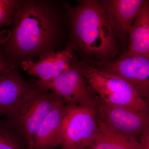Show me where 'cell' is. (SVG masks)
Wrapping results in <instances>:
<instances>
[{"label":"cell","mask_w":149,"mask_h":149,"mask_svg":"<svg viewBox=\"0 0 149 149\" xmlns=\"http://www.w3.org/2000/svg\"><path fill=\"white\" fill-rule=\"evenodd\" d=\"M12 25L8 40L0 48V55L15 66L59 51L63 25L56 2L17 0Z\"/></svg>","instance_id":"cell-1"},{"label":"cell","mask_w":149,"mask_h":149,"mask_svg":"<svg viewBox=\"0 0 149 149\" xmlns=\"http://www.w3.org/2000/svg\"><path fill=\"white\" fill-rule=\"evenodd\" d=\"M69 28V43L74 51L109 61L119 54L116 37L105 10L97 1H81L74 6L63 5Z\"/></svg>","instance_id":"cell-2"},{"label":"cell","mask_w":149,"mask_h":149,"mask_svg":"<svg viewBox=\"0 0 149 149\" xmlns=\"http://www.w3.org/2000/svg\"><path fill=\"white\" fill-rule=\"evenodd\" d=\"M76 63L88 85L101 101L149 112L147 100L142 98L128 82L100 69L92 63L84 60L79 61L77 56Z\"/></svg>","instance_id":"cell-3"},{"label":"cell","mask_w":149,"mask_h":149,"mask_svg":"<svg viewBox=\"0 0 149 149\" xmlns=\"http://www.w3.org/2000/svg\"><path fill=\"white\" fill-rule=\"evenodd\" d=\"M59 97L37 85L6 115L7 122L31 149L39 126Z\"/></svg>","instance_id":"cell-4"},{"label":"cell","mask_w":149,"mask_h":149,"mask_svg":"<svg viewBox=\"0 0 149 149\" xmlns=\"http://www.w3.org/2000/svg\"><path fill=\"white\" fill-rule=\"evenodd\" d=\"M95 105H66L61 125L62 149H84L98 131Z\"/></svg>","instance_id":"cell-5"},{"label":"cell","mask_w":149,"mask_h":149,"mask_svg":"<svg viewBox=\"0 0 149 149\" xmlns=\"http://www.w3.org/2000/svg\"><path fill=\"white\" fill-rule=\"evenodd\" d=\"M73 54L71 64L57 77L49 81L35 80L37 85L53 92L66 105L93 106L98 97L90 87L76 63Z\"/></svg>","instance_id":"cell-6"},{"label":"cell","mask_w":149,"mask_h":149,"mask_svg":"<svg viewBox=\"0 0 149 149\" xmlns=\"http://www.w3.org/2000/svg\"><path fill=\"white\" fill-rule=\"evenodd\" d=\"M95 111L97 122L113 131L138 140L149 127V112L105 103L99 99L95 105Z\"/></svg>","instance_id":"cell-7"},{"label":"cell","mask_w":149,"mask_h":149,"mask_svg":"<svg viewBox=\"0 0 149 149\" xmlns=\"http://www.w3.org/2000/svg\"><path fill=\"white\" fill-rule=\"evenodd\" d=\"M104 71L114 74L132 85L140 95L147 100L149 91V57L127 56L107 61H92Z\"/></svg>","instance_id":"cell-8"},{"label":"cell","mask_w":149,"mask_h":149,"mask_svg":"<svg viewBox=\"0 0 149 149\" xmlns=\"http://www.w3.org/2000/svg\"><path fill=\"white\" fill-rule=\"evenodd\" d=\"M74 47L69 42L62 50L53 52L40 56L38 61L22 63V69L41 81L54 79L70 65Z\"/></svg>","instance_id":"cell-9"},{"label":"cell","mask_w":149,"mask_h":149,"mask_svg":"<svg viewBox=\"0 0 149 149\" xmlns=\"http://www.w3.org/2000/svg\"><path fill=\"white\" fill-rule=\"evenodd\" d=\"M35 80L27 82L15 67L0 74V116L8 114L29 91L37 86Z\"/></svg>","instance_id":"cell-10"},{"label":"cell","mask_w":149,"mask_h":149,"mask_svg":"<svg viewBox=\"0 0 149 149\" xmlns=\"http://www.w3.org/2000/svg\"><path fill=\"white\" fill-rule=\"evenodd\" d=\"M146 1H101L116 38L124 40L138 13Z\"/></svg>","instance_id":"cell-11"},{"label":"cell","mask_w":149,"mask_h":149,"mask_svg":"<svg viewBox=\"0 0 149 149\" xmlns=\"http://www.w3.org/2000/svg\"><path fill=\"white\" fill-rule=\"evenodd\" d=\"M65 106L63 100L59 98L39 126L31 149H52L61 145Z\"/></svg>","instance_id":"cell-12"},{"label":"cell","mask_w":149,"mask_h":149,"mask_svg":"<svg viewBox=\"0 0 149 149\" xmlns=\"http://www.w3.org/2000/svg\"><path fill=\"white\" fill-rule=\"evenodd\" d=\"M127 56L149 57V8L146 1L141 8L130 27Z\"/></svg>","instance_id":"cell-13"},{"label":"cell","mask_w":149,"mask_h":149,"mask_svg":"<svg viewBox=\"0 0 149 149\" xmlns=\"http://www.w3.org/2000/svg\"><path fill=\"white\" fill-rule=\"evenodd\" d=\"M97 123V133L91 145L84 149H143L136 137L117 133Z\"/></svg>","instance_id":"cell-14"},{"label":"cell","mask_w":149,"mask_h":149,"mask_svg":"<svg viewBox=\"0 0 149 149\" xmlns=\"http://www.w3.org/2000/svg\"><path fill=\"white\" fill-rule=\"evenodd\" d=\"M22 141H24L6 120H0V149H23Z\"/></svg>","instance_id":"cell-15"},{"label":"cell","mask_w":149,"mask_h":149,"mask_svg":"<svg viewBox=\"0 0 149 149\" xmlns=\"http://www.w3.org/2000/svg\"><path fill=\"white\" fill-rule=\"evenodd\" d=\"M17 1V0H0V27L12 24Z\"/></svg>","instance_id":"cell-16"},{"label":"cell","mask_w":149,"mask_h":149,"mask_svg":"<svg viewBox=\"0 0 149 149\" xmlns=\"http://www.w3.org/2000/svg\"><path fill=\"white\" fill-rule=\"evenodd\" d=\"M139 141L143 149H149V127L145 129Z\"/></svg>","instance_id":"cell-17"},{"label":"cell","mask_w":149,"mask_h":149,"mask_svg":"<svg viewBox=\"0 0 149 149\" xmlns=\"http://www.w3.org/2000/svg\"><path fill=\"white\" fill-rule=\"evenodd\" d=\"M15 67L16 66L7 61L2 56L0 55V74Z\"/></svg>","instance_id":"cell-18"},{"label":"cell","mask_w":149,"mask_h":149,"mask_svg":"<svg viewBox=\"0 0 149 149\" xmlns=\"http://www.w3.org/2000/svg\"><path fill=\"white\" fill-rule=\"evenodd\" d=\"M10 33V30L9 29H5L0 32V48L8 40Z\"/></svg>","instance_id":"cell-19"}]
</instances>
